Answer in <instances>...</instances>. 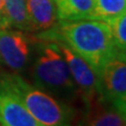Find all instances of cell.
Segmentation results:
<instances>
[{
	"label": "cell",
	"instance_id": "8fae6325",
	"mask_svg": "<svg viewBox=\"0 0 126 126\" xmlns=\"http://www.w3.org/2000/svg\"><path fill=\"white\" fill-rule=\"evenodd\" d=\"M126 12V0H94L93 19L110 22Z\"/></svg>",
	"mask_w": 126,
	"mask_h": 126
},
{
	"label": "cell",
	"instance_id": "8992f818",
	"mask_svg": "<svg viewBox=\"0 0 126 126\" xmlns=\"http://www.w3.org/2000/svg\"><path fill=\"white\" fill-rule=\"evenodd\" d=\"M99 78L101 97L103 99L113 102L126 97V54L106 62Z\"/></svg>",
	"mask_w": 126,
	"mask_h": 126
},
{
	"label": "cell",
	"instance_id": "7c38bea8",
	"mask_svg": "<svg viewBox=\"0 0 126 126\" xmlns=\"http://www.w3.org/2000/svg\"><path fill=\"white\" fill-rule=\"evenodd\" d=\"M87 126H126V121L113 107L97 113Z\"/></svg>",
	"mask_w": 126,
	"mask_h": 126
},
{
	"label": "cell",
	"instance_id": "277c9868",
	"mask_svg": "<svg viewBox=\"0 0 126 126\" xmlns=\"http://www.w3.org/2000/svg\"><path fill=\"white\" fill-rule=\"evenodd\" d=\"M32 39L22 31L0 30V67L21 74L29 67L33 56Z\"/></svg>",
	"mask_w": 126,
	"mask_h": 126
},
{
	"label": "cell",
	"instance_id": "5bb4252c",
	"mask_svg": "<svg viewBox=\"0 0 126 126\" xmlns=\"http://www.w3.org/2000/svg\"><path fill=\"white\" fill-rule=\"evenodd\" d=\"M113 107H115L119 113L124 118V120L126 121V97L122 98V99H119V100H116L111 102Z\"/></svg>",
	"mask_w": 126,
	"mask_h": 126
},
{
	"label": "cell",
	"instance_id": "9c48e42d",
	"mask_svg": "<svg viewBox=\"0 0 126 126\" xmlns=\"http://www.w3.org/2000/svg\"><path fill=\"white\" fill-rule=\"evenodd\" d=\"M59 23L93 19L94 0H55Z\"/></svg>",
	"mask_w": 126,
	"mask_h": 126
},
{
	"label": "cell",
	"instance_id": "ba28073f",
	"mask_svg": "<svg viewBox=\"0 0 126 126\" xmlns=\"http://www.w3.org/2000/svg\"><path fill=\"white\" fill-rule=\"evenodd\" d=\"M32 32H46L58 25L55 0H25Z\"/></svg>",
	"mask_w": 126,
	"mask_h": 126
},
{
	"label": "cell",
	"instance_id": "52a82bcc",
	"mask_svg": "<svg viewBox=\"0 0 126 126\" xmlns=\"http://www.w3.org/2000/svg\"><path fill=\"white\" fill-rule=\"evenodd\" d=\"M0 126H44L0 82Z\"/></svg>",
	"mask_w": 126,
	"mask_h": 126
},
{
	"label": "cell",
	"instance_id": "3957f363",
	"mask_svg": "<svg viewBox=\"0 0 126 126\" xmlns=\"http://www.w3.org/2000/svg\"><path fill=\"white\" fill-rule=\"evenodd\" d=\"M0 82L44 126H73L74 110L19 74L0 72Z\"/></svg>",
	"mask_w": 126,
	"mask_h": 126
},
{
	"label": "cell",
	"instance_id": "5b68a950",
	"mask_svg": "<svg viewBox=\"0 0 126 126\" xmlns=\"http://www.w3.org/2000/svg\"><path fill=\"white\" fill-rule=\"evenodd\" d=\"M54 42L58 44L68 65L75 84L84 99L90 102L96 96L102 98L100 92V78L92 66L64 42L60 40H54Z\"/></svg>",
	"mask_w": 126,
	"mask_h": 126
},
{
	"label": "cell",
	"instance_id": "6da1fadb",
	"mask_svg": "<svg viewBox=\"0 0 126 126\" xmlns=\"http://www.w3.org/2000/svg\"><path fill=\"white\" fill-rule=\"evenodd\" d=\"M37 38L64 42L92 66L98 76L106 62L124 54L116 46L108 23L94 19L58 23Z\"/></svg>",
	"mask_w": 126,
	"mask_h": 126
},
{
	"label": "cell",
	"instance_id": "9a60e30c",
	"mask_svg": "<svg viewBox=\"0 0 126 126\" xmlns=\"http://www.w3.org/2000/svg\"><path fill=\"white\" fill-rule=\"evenodd\" d=\"M1 29H10V24L6 18L5 9H4V1L0 0V30Z\"/></svg>",
	"mask_w": 126,
	"mask_h": 126
},
{
	"label": "cell",
	"instance_id": "4fadbf2b",
	"mask_svg": "<svg viewBox=\"0 0 126 126\" xmlns=\"http://www.w3.org/2000/svg\"><path fill=\"white\" fill-rule=\"evenodd\" d=\"M108 24L111 30L116 46L122 53L126 54V12L108 22Z\"/></svg>",
	"mask_w": 126,
	"mask_h": 126
},
{
	"label": "cell",
	"instance_id": "30bf717a",
	"mask_svg": "<svg viewBox=\"0 0 126 126\" xmlns=\"http://www.w3.org/2000/svg\"><path fill=\"white\" fill-rule=\"evenodd\" d=\"M10 27L19 31L32 32L25 0H3Z\"/></svg>",
	"mask_w": 126,
	"mask_h": 126
},
{
	"label": "cell",
	"instance_id": "7a4b0ae2",
	"mask_svg": "<svg viewBox=\"0 0 126 126\" xmlns=\"http://www.w3.org/2000/svg\"><path fill=\"white\" fill-rule=\"evenodd\" d=\"M31 78L33 84L63 102H72L78 88L70 75L68 65L56 42L36 41L33 44Z\"/></svg>",
	"mask_w": 126,
	"mask_h": 126
}]
</instances>
